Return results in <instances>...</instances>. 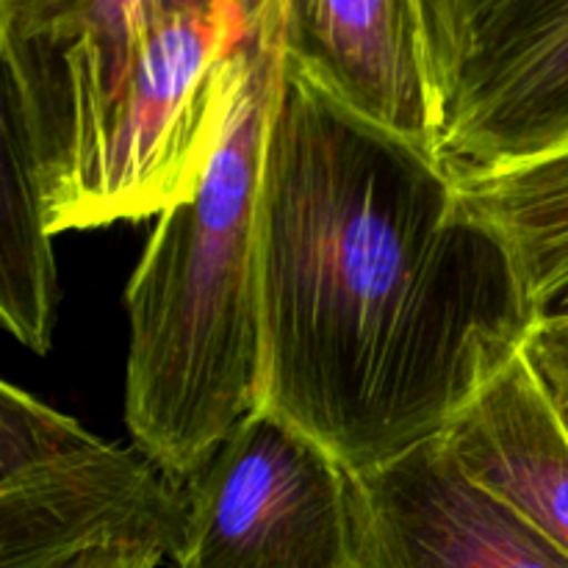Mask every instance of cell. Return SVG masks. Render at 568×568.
<instances>
[{
  "label": "cell",
  "instance_id": "cell-8",
  "mask_svg": "<svg viewBox=\"0 0 568 568\" xmlns=\"http://www.w3.org/2000/svg\"><path fill=\"white\" fill-rule=\"evenodd\" d=\"M453 458L568 555V430L525 353L442 436Z\"/></svg>",
  "mask_w": 568,
  "mask_h": 568
},
{
  "label": "cell",
  "instance_id": "cell-2",
  "mask_svg": "<svg viewBox=\"0 0 568 568\" xmlns=\"http://www.w3.org/2000/svg\"><path fill=\"white\" fill-rule=\"evenodd\" d=\"M266 0H0L50 236L192 197Z\"/></svg>",
  "mask_w": 568,
  "mask_h": 568
},
{
  "label": "cell",
  "instance_id": "cell-7",
  "mask_svg": "<svg viewBox=\"0 0 568 568\" xmlns=\"http://www.w3.org/2000/svg\"><path fill=\"white\" fill-rule=\"evenodd\" d=\"M283 61L358 120L436 155L419 0H281Z\"/></svg>",
  "mask_w": 568,
  "mask_h": 568
},
{
  "label": "cell",
  "instance_id": "cell-1",
  "mask_svg": "<svg viewBox=\"0 0 568 568\" xmlns=\"http://www.w3.org/2000/svg\"><path fill=\"white\" fill-rule=\"evenodd\" d=\"M258 253L264 405L353 477L442 438L536 325L508 244L453 172L286 61Z\"/></svg>",
  "mask_w": 568,
  "mask_h": 568
},
{
  "label": "cell",
  "instance_id": "cell-12",
  "mask_svg": "<svg viewBox=\"0 0 568 568\" xmlns=\"http://www.w3.org/2000/svg\"><path fill=\"white\" fill-rule=\"evenodd\" d=\"M521 353L568 430V320L536 322Z\"/></svg>",
  "mask_w": 568,
  "mask_h": 568
},
{
  "label": "cell",
  "instance_id": "cell-9",
  "mask_svg": "<svg viewBox=\"0 0 568 568\" xmlns=\"http://www.w3.org/2000/svg\"><path fill=\"white\" fill-rule=\"evenodd\" d=\"M59 297L37 164L0 55V331L31 353L48 355Z\"/></svg>",
  "mask_w": 568,
  "mask_h": 568
},
{
  "label": "cell",
  "instance_id": "cell-3",
  "mask_svg": "<svg viewBox=\"0 0 568 568\" xmlns=\"http://www.w3.org/2000/svg\"><path fill=\"white\" fill-rule=\"evenodd\" d=\"M281 64V0H266L214 155L159 216L125 288V425L175 486L264 405L258 205Z\"/></svg>",
  "mask_w": 568,
  "mask_h": 568
},
{
  "label": "cell",
  "instance_id": "cell-4",
  "mask_svg": "<svg viewBox=\"0 0 568 568\" xmlns=\"http://www.w3.org/2000/svg\"><path fill=\"white\" fill-rule=\"evenodd\" d=\"M436 159L453 178L568 144V0H419Z\"/></svg>",
  "mask_w": 568,
  "mask_h": 568
},
{
  "label": "cell",
  "instance_id": "cell-5",
  "mask_svg": "<svg viewBox=\"0 0 568 568\" xmlns=\"http://www.w3.org/2000/svg\"><path fill=\"white\" fill-rule=\"evenodd\" d=\"M353 475L261 405L183 486L178 568H358Z\"/></svg>",
  "mask_w": 568,
  "mask_h": 568
},
{
  "label": "cell",
  "instance_id": "cell-10",
  "mask_svg": "<svg viewBox=\"0 0 568 568\" xmlns=\"http://www.w3.org/2000/svg\"><path fill=\"white\" fill-rule=\"evenodd\" d=\"M455 181L508 244L532 322L568 320V144L530 164Z\"/></svg>",
  "mask_w": 568,
  "mask_h": 568
},
{
  "label": "cell",
  "instance_id": "cell-13",
  "mask_svg": "<svg viewBox=\"0 0 568 568\" xmlns=\"http://www.w3.org/2000/svg\"><path fill=\"white\" fill-rule=\"evenodd\" d=\"M164 549L142 541H103L59 560L48 568H155L164 560Z\"/></svg>",
  "mask_w": 568,
  "mask_h": 568
},
{
  "label": "cell",
  "instance_id": "cell-11",
  "mask_svg": "<svg viewBox=\"0 0 568 568\" xmlns=\"http://www.w3.org/2000/svg\"><path fill=\"white\" fill-rule=\"evenodd\" d=\"M103 447L81 422L0 377V486Z\"/></svg>",
  "mask_w": 568,
  "mask_h": 568
},
{
  "label": "cell",
  "instance_id": "cell-6",
  "mask_svg": "<svg viewBox=\"0 0 568 568\" xmlns=\"http://www.w3.org/2000/svg\"><path fill=\"white\" fill-rule=\"evenodd\" d=\"M358 568H568V555L471 480L442 438L355 475Z\"/></svg>",
  "mask_w": 568,
  "mask_h": 568
}]
</instances>
